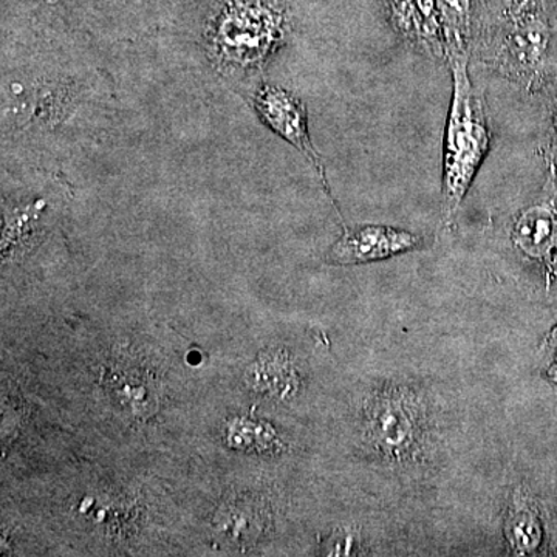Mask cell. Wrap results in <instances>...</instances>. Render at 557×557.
Masks as SVG:
<instances>
[{
    "label": "cell",
    "instance_id": "cell-1",
    "mask_svg": "<svg viewBox=\"0 0 557 557\" xmlns=\"http://www.w3.org/2000/svg\"><path fill=\"white\" fill-rule=\"evenodd\" d=\"M115 115L112 79L84 33H3L2 166L62 172Z\"/></svg>",
    "mask_w": 557,
    "mask_h": 557
},
{
    "label": "cell",
    "instance_id": "cell-2",
    "mask_svg": "<svg viewBox=\"0 0 557 557\" xmlns=\"http://www.w3.org/2000/svg\"><path fill=\"white\" fill-rule=\"evenodd\" d=\"M547 0H479L472 51L505 78L530 84L552 40Z\"/></svg>",
    "mask_w": 557,
    "mask_h": 557
},
{
    "label": "cell",
    "instance_id": "cell-3",
    "mask_svg": "<svg viewBox=\"0 0 557 557\" xmlns=\"http://www.w3.org/2000/svg\"><path fill=\"white\" fill-rule=\"evenodd\" d=\"M292 32V14L281 0H220L205 39L220 70L251 73L263 67Z\"/></svg>",
    "mask_w": 557,
    "mask_h": 557
},
{
    "label": "cell",
    "instance_id": "cell-4",
    "mask_svg": "<svg viewBox=\"0 0 557 557\" xmlns=\"http://www.w3.org/2000/svg\"><path fill=\"white\" fill-rule=\"evenodd\" d=\"M469 58L449 62L453 98L443 139V211L445 225H453L493 141L483 95L468 72Z\"/></svg>",
    "mask_w": 557,
    "mask_h": 557
},
{
    "label": "cell",
    "instance_id": "cell-5",
    "mask_svg": "<svg viewBox=\"0 0 557 557\" xmlns=\"http://www.w3.org/2000/svg\"><path fill=\"white\" fill-rule=\"evenodd\" d=\"M364 437L370 448L392 463L420 460L426 448L424 406L408 387H383L364 405Z\"/></svg>",
    "mask_w": 557,
    "mask_h": 557
},
{
    "label": "cell",
    "instance_id": "cell-6",
    "mask_svg": "<svg viewBox=\"0 0 557 557\" xmlns=\"http://www.w3.org/2000/svg\"><path fill=\"white\" fill-rule=\"evenodd\" d=\"M249 101H251L252 109L256 110L259 119L265 123L269 129L289 143L293 148L298 149L310 161L319 180H321L322 188L327 194L330 203L341 218L339 209L336 207L332 189H330L324 161H322L313 141H311L306 104L292 91L270 83H260L252 90Z\"/></svg>",
    "mask_w": 557,
    "mask_h": 557
},
{
    "label": "cell",
    "instance_id": "cell-7",
    "mask_svg": "<svg viewBox=\"0 0 557 557\" xmlns=\"http://www.w3.org/2000/svg\"><path fill=\"white\" fill-rule=\"evenodd\" d=\"M344 233L329 252L335 265H359L408 252L421 245V237L409 231L384 225L343 226Z\"/></svg>",
    "mask_w": 557,
    "mask_h": 557
},
{
    "label": "cell",
    "instance_id": "cell-8",
    "mask_svg": "<svg viewBox=\"0 0 557 557\" xmlns=\"http://www.w3.org/2000/svg\"><path fill=\"white\" fill-rule=\"evenodd\" d=\"M394 30L434 60L446 61L437 0H391Z\"/></svg>",
    "mask_w": 557,
    "mask_h": 557
},
{
    "label": "cell",
    "instance_id": "cell-9",
    "mask_svg": "<svg viewBox=\"0 0 557 557\" xmlns=\"http://www.w3.org/2000/svg\"><path fill=\"white\" fill-rule=\"evenodd\" d=\"M16 7L21 27L5 33L81 32L89 27L86 0H3Z\"/></svg>",
    "mask_w": 557,
    "mask_h": 557
},
{
    "label": "cell",
    "instance_id": "cell-10",
    "mask_svg": "<svg viewBox=\"0 0 557 557\" xmlns=\"http://www.w3.org/2000/svg\"><path fill=\"white\" fill-rule=\"evenodd\" d=\"M512 240L531 258H547L556 248L557 209L552 203L527 208L516 220Z\"/></svg>",
    "mask_w": 557,
    "mask_h": 557
},
{
    "label": "cell",
    "instance_id": "cell-11",
    "mask_svg": "<svg viewBox=\"0 0 557 557\" xmlns=\"http://www.w3.org/2000/svg\"><path fill=\"white\" fill-rule=\"evenodd\" d=\"M446 62L469 58L474 40L479 0H437Z\"/></svg>",
    "mask_w": 557,
    "mask_h": 557
},
{
    "label": "cell",
    "instance_id": "cell-12",
    "mask_svg": "<svg viewBox=\"0 0 557 557\" xmlns=\"http://www.w3.org/2000/svg\"><path fill=\"white\" fill-rule=\"evenodd\" d=\"M505 536L516 555L536 552L542 542V523L525 497L515 496L505 518Z\"/></svg>",
    "mask_w": 557,
    "mask_h": 557
},
{
    "label": "cell",
    "instance_id": "cell-13",
    "mask_svg": "<svg viewBox=\"0 0 557 557\" xmlns=\"http://www.w3.org/2000/svg\"><path fill=\"white\" fill-rule=\"evenodd\" d=\"M156 0H102V10L110 13L108 30L120 36H132L152 30L153 25L148 13Z\"/></svg>",
    "mask_w": 557,
    "mask_h": 557
},
{
    "label": "cell",
    "instance_id": "cell-14",
    "mask_svg": "<svg viewBox=\"0 0 557 557\" xmlns=\"http://www.w3.org/2000/svg\"><path fill=\"white\" fill-rule=\"evenodd\" d=\"M553 129H555V139H556L555 146L557 149V98L555 101V106H553Z\"/></svg>",
    "mask_w": 557,
    "mask_h": 557
},
{
    "label": "cell",
    "instance_id": "cell-15",
    "mask_svg": "<svg viewBox=\"0 0 557 557\" xmlns=\"http://www.w3.org/2000/svg\"><path fill=\"white\" fill-rule=\"evenodd\" d=\"M549 376H552V380L557 383V362H555V366L549 370Z\"/></svg>",
    "mask_w": 557,
    "mask_h": 557
},
{
    "label": "cell",
    "instance_id": "cell-16",
    "mask_svg": "<svg viewBox=\"0 0 557 557\" xmlns=\"http://www.w3.org/2000/svg\"><path fill=\"white\" fill-rule=\"evenodd\" d=\"M553 343H556L557 344V329L555 330V332H553Z\"/></svg>",
    "mask_w": 557,
    "mask_h": 557
}]
</instances>
